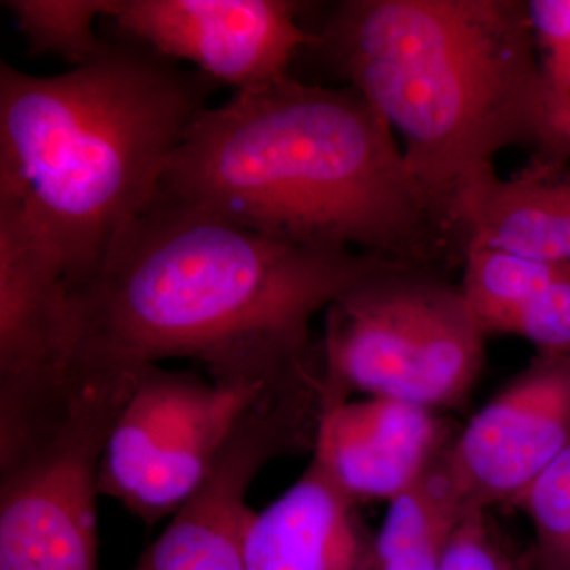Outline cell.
<instances>
[{
    "mask_svg": "<svg viewBox=\"0 0 570 570\" xmlns=\"http://www.w3.org/2000/svg\"><path fill=\"white\" fill-rule=\"evenodd\" d=\"M397 264L283 242L159 193L75 292L81 358L124 366L193 358L232 384L313 376L324 370L314 317Z\"/></svg>",
    "mask_w": 570,
    "mask_h": 570,
    "instance_id": "obj_1",
    "label": "cell"
},
{
    "mask_svg": "<svg viewBox=\"0 0 570 570\" xmlns=\"http://www.w3.org/2000/svg\"><path fill=\"white\" fill-rule=\"evenodd\" d=\"M159 193L283 242L415 266L460 235L362 94L292 77L206 107Z\"/></svg>",
    "mask_w": 570,
    "mask_h": 570,
    "instance_id": "obj_2",
    "label": "cell"
},
{
    "mask_svg": "<svg viewBox=\"0 0 570 570\" xmlns=\"http://www.w3.org/2000/svg\"><path fill=\"white\" fill-rule=\"evenodd\" d=\"M212 85L122 45L58 77L0 63V200L17 206L71 291L156 200Z\"/></svg>",
    "mask_w": 570,
    "mask_h": 570,
    "instance_id": "obj_3",
    "label": "cell"
},
{
    "mask_svg": "<svg viewBox=\"0 0 570 570\" xmlns=\"http://www.w3.org/2000/svg\"><path fill=\"white\" fill-rule=\"evenodd\" d=\"M318 36L317 47L401 135L412 174L453 219L456 197L497 174L499 153L534 146L549 160L527 2L351 0Z\"/></svg>",
    "mask_w": 570,
    "mask_h": 570,
    "instance_id": "obj_4",
    "label": "cell"
},
{
    "mask_svg": "<svg viewBox=\"0 0 570 570\" xmlns=\"http://www.w3.org/2000/svg\"><path fill=\"white\" fill-rule=\"evenodd\" d=\"M485 336L460 285L426 266H390L325 311V406L355 392L431 411L453 406L478 381Z\"/></svg>",
    "mask_w": 570,
    "mask_h": 570,
    "instance_id": "obj_5",
    "label": "cell"
},
{
    "mask_svg": "<svg viewBox=\"0 0 570 570\" xmlns=\"http://www.w3.org/2000/svg\"><path fill=\"white\" fill-rule=\"evenodd\" d=\"M138 370L82 358L66 406L0 463V570H99L100 464Z\"/></svg>",
    "mask_w": 570,
    "mask_h": 570,
    "instance_id": "obj_6",
    "label": "cell"
},
{
    "mask_svg": "<svg viewBox=\"0 0 570 570\" xmlns=\"http://www.w3.org/2000/svg\"><path fill=\"white\" fill-rule=\"evenodd\" d=\"M272 387L140 366L105 444L100 497L115 499L148 527L174 517L209 474L239 420Z\"/></svg>",
    "mask_w": 570,
    "mask_h": 570,
    "instance_id": "obj_7",
    "label": "cell"
},
{
    "mask_svg": "<svg viewBox=\"0 0 570 570\" xmlns=\"http://www.w3.org/2000/svg\"><path fill=\"white\" fill-rule=\"evenodd\" d=\"M77 296L17 206L0 200V461L61 412L80 376Z\"/></svg>",
    "mask_w": 570,
    "mask_h": 570,
    "instance_id": "obj_8",
    "label": "cell"
},
{
    "mask_svg": "<svg viewBox=\"0 0 570 570\" xmlns=\"http://www.w3.org/2000/svg\"><path fill=\"white\" fill-rule=\"evenodd\" d=\"M324 407V374L266 390L132 570H247L245 540L255 515L247 505L250 485L273 460L313 452Z\"/></svg>",
    "mask_w": 570,
    "mask_h": 570,
    "instance_id": "obj_9",
    "label": "cell"
},
{
    "mask_svg": "<svg viewBox=\"0 0 570 570\" xmlns=\"http://www.w3.org/2000/svg\"><path fill=\"white\" fill-rule=\"evenodd\" d=\"M298 11L288 0H115L108 18L160 58L190 62L239 94L291 77L296 52L317 47Z\"/></svg>",
    "mask_w": 570,
    "mask_h": 570,
    "instance_id": "obj_10",
    "label": "cell"
},
{
    "mask_svg": "<svg viewBox=\"0 0 570 570\" xmlns=\"http://www.w3.org/2000/svg\"><path fill=\"white\" fill-rule=\"evenodd\" d=\"M570 442V355L539 354L442 453L466 512L515 504Z\"/></svg>",
    "mask_w": 570,
    "mask_h": 570,
    "instance_id": "obj_11",
    "label": "cell"
},
{
    "mask_svg": "<svg viewBox=\"0 0 570 570\" xmlns=\"http://www.w3.org/2000/svg\"><path fill=\"white\" fill-rule=\"evenodd\" d=\"M455 436L436 411L370 396L324 407L313 461L356 504L392 501L414 485Z\"/></svg>",
    "mask_w": 570,
    "mask_h": 570,
    "instance_id": "obj_12",
    "label": "cell"
},
{
    "mask_svg": "<svg viewBox=\"0 0 570 570\" xmlns=\"http://www.w3.org/2000/svg\"><path fill=\"white\" fill-rule=\"evenodd\" d=\"M374 540L356 502L316 461L268 508L245 540L247 570H373Z\"/></svg>",
    "mask_w": 570,
    "mask_h": 570,
    "instance_id": "obj_13",
    "label": "cell"
},
{
    "mask_svg": "<svg viewBox=\"0 0 570 570\" xmlns=\"http://www.w3.org/2000/svg\"><path fill=\"white\" fill-rule=\"evenodd\" d=\"M543 163L517 178L485 176L456 197L453 216L466 245L570 265V178Z\"/></svg>",
    "mask_w": 570,
    "mask_h": 570,
    "instance_id": "obj_14",
    "label": "cell"
},
{
    "mask_svg": "<svg viewBox=\"0 0 570 570\" xmlns=\"http://www.w3.org/2000/svg\"><path fill=\"white\" fill-rule=\"evenodd\" d=\"M442 453L414 485L390 501L374 540L373 570H441L450 539L468 513Z\"/></svg>",
    "mask_w": 570,
    "mask_h": 570,
    "instance_id": "obj_15",
    "label": "cell"
},
{
    "mask_svg": "<svg viewBox=\"0 0 570 570\" xmlns=\"http://www.w3.org/2000/svg\"><path fill=\"white\" fill-rule=\"evenodd\" d=\"M461 292L485 335H515L517 325L540 292L569 264L534 261L483 245H466Z\"/></svg>",
    "mask_w": 570,
    "mask_h": 570,
    "instance_id": "obj_16",
    "label": "cell"
},
{
    "mask_svg": "<svg viewBox=\"0 0 570 570\" xmlns=\"http://www.w3.org/2000/svg\"><path fill=\"white\" fill-rule=\"evenodd\" d=\"M29 51L52 55L78 67L92 61L107 48L94 31L97 17H110L115 0H9Z\"/></svg>",
    "mask_w": 570,
    "mask_h": 570,
    "instance_id": "obj_17",
    "label": "cell"
},
{
    "mask_svg": "<svg viewBox=\"0 0 570 570\" xmlns=\"http://www.w3.org/2000/svg\"><path fill=\"white\" fill-rule=\"evenodd\" d=\"M513 508L534 530L532 570H570V442Z\"/></svg>",
    "mask_w": 570,
    "mask_h": 570,
    "instance_id": "obj_18",
    "label": "cell"
},
{
    "mask_svg": "<svg viewBox=\"0 0 570 570\" xmlns=\"http://www.w3.org/2000/svg\"><path fill=\"white\" fill-rule=\"evenodd\" d=\"M441 570H532L531 551L517 554L490 513L472 510L453 532Z\"/></svg>",
    "mask_w": 570,
    "mask_h": 570,
    "instance_id": "obj_19",
    "label": "cell"
},
{
    "mask_svg": "<svg viewBox=\"0 0 570 570\" xmlns=\"http://www.w3.org/2000/svg\"><path fill=\"white\" fill-rule=\"evenodd\" d=\"M543 86L550 156L547 163L570 159V47L538 45Z\"/></svg>",
    "mask_w": 570,
    "mask_h": 570,
    "instance_id": "obj_20",
    "label": "cell"
},
{
    "mask_svg": "<svg viewBox=\"0 0 570 570\" xmlns=\"http://www.w3.org/2000/svg\"><path fill=\"white\" fill-rule=\"evenodd\" d=\"M527 11L538 45L570 47V0H530Z\"/></svg>",
    "mask_w": 570,
    "mask_h": 570,
    "instance_id": "obj_21",
    "label": "cell"
}]
</instances>
